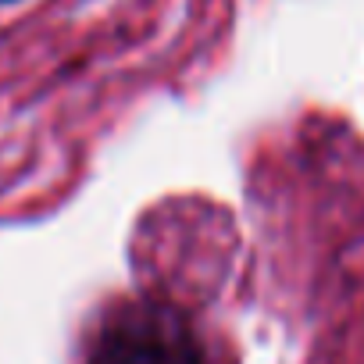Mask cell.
Here are the masks:
<instances>
[{
	"instance_id": "obj_1",
	"label": "cell",
	"mask_w": 364,
	"mask_h": 364,
	"mask_svg": "<svg viewBox=\"0 0 364 364\" xmlns=\"http://www.w3.org/2000/svg\"><path fill=\"white\" fill-rule=\"evenodd\" d=\"M86 364H208V353L178 307L129 300L104 314Z\"/></svg>"
},
{
	"instance_id": "obj_2",
	"label": "cell",
	"mask_w": 364,
	"mask_h": 364,
	"mask_svg": "<svg viewBox=\"0 0 364 364\" xmlns=\"http://www.w3.org/2000/svg\"><path fill=\"white\" fill-rule=\"evenodd\" d=\"M0 4H11V0H0Z\"/></svg>"
}]
</instances>
